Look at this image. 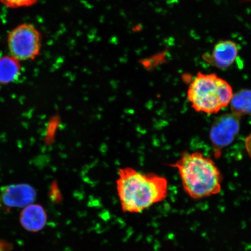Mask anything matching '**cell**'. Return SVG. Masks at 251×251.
Wrapping results in <instances>:
<instances>
[{"label": "cell", "instance_id": "6da1fadb", "mask_svg": "<svg viewBox=\"0 0 251 251\" xmlns=\"http://www.w3.org/2000/svg\"><path fill=\"white\" fill-rule=\"evenodd\" d=\"M117 189L122 211L139 213L167 197L168 182L161 176L125 167L118 171Z\"/></svg>", "mask_w": 251, "mask_h": 251}, {"label": "cell", "instance_id": "7a4b0ae2", "mask_svg": "<svg viewBox=\"0 0 251 251\" xmlns=\"http://www.w3.org/2000/svg\"><path fill=\"white\" fill-rule=\"evenodd\" d=\"M186 193L191 199L201 200L221 192L222 176L215 162L201 152H185L175 164Z\"/></svg>", "mask_w": 251, "mask_h": 251}, {"label": "cell", "instance_id": "3957f363", "mask_svg": "<svg viewBox=\"0 0 251 251\" xmlns=\"http://www.w3.org/2000/svg\"><path fill=\"white\" fill-rule=\"evenodd\" d=\"M233 94L227 81L214 74L199 72L190 84L187 98L196 111L215 114L230 105Z\"/></svg>", "mask_w": 251, "mask_h": 251}, {"label": "cell", "instance_id": "277c9868", "mask_svg": "<svg viewBox=\"0 0 251 251\" xmlns=\"http://www.w3.org/2000/svg\"><path fill=\"white\" fill-rule=\"evenodd\" d=\"M7 45L11 55L18 60H33L40 54L42 36L34 25L21 24L8 33Z\"/></svg>", "mask_w": 251, "mask_h": 251}, {"label": "cell", "instance_id": "5b68a950", "mask_svg": "<svg viewBox=\"0 0 251 251\" xmlns=\"http://www.w3.org/2000/svg\"><path fill=\"white\" fill-rule=\"evenodd\" d=\"M241 118L231 112L221 116L213 122L209 137L216 158H219L222 150L236 139L240 130Z\"/></svg>", "mask_w": 251, "mask_h": 251}, {"label": "cell", "instance_id": "8992f818", "mask_svg": "<svg viewBox=\"0 0 251 251\" xmlns=\"http://www.w3.org/2000/svg\"><path fill=\"white\" fill-rule=\"evenodd\" d=\"M36 197V190L29 185H9L0 188V207L5 209L25 208L32 203Z\"/></svg>", "mask_w": 251, "mask_h": 251}, {"label": "cell", "instance_id": "52a82bcc", "mask_svg": "<svg viewBox=\"0 0 251 251\" xmlns=\"http://www.w3.org/2000/svg\"><path fill=\"white\" fill-rule=\"evenodd\" d=\"M238 54L237 44L233 41L224 40L216 44L212 54L205 60L216 68L226 69L234 64Z\"/></svg>", "mask_w": 251, "mask_h": 251}, {"label": "cell", "instance_id": "ba28073f", "mask_svg": "<svg viewBox=\"0 0 251 251\" xmlns=\"http://www.w3.org/2000/svg\"><path fill=\"white\" fill-rule=\"evenodd\" d=\"M20 223L25 229L30 232L40 231L45 227L47 215L45 209L39 204H30L21 212Z\"/></svg>", "mask_w": 251, "mask_h": 251}, {"label": "cell", "instance_id": "9c48e42d", "mask_svg": "<svg viewBox=\"0 0 251 251\" xmlns=\"http://www.w3.org/2000/svg\"><path fill=\"white\" fill-rule=\"evenodd\" d=\"M21 74L20 61L11 55L0 58V84H7L18 79Z\"/></svg>", "mask_w": 251, "mask_h": 251}, {"label": "cell", "instance_id": "30bf717a", "mask_svg": "<svg viewBox=\"0 0 251 251\" xmlns=\"http://www.w3.org/2000/svg\"><path fill=\"white\" fill-rule=\"evenodd\" d=\"M231 113L243 117L251 116V90L242 89L233 94L230 103Z\"/></svg>", "mask_w": 251, "mask_h": 251}, {"label": "cell", "instance_id": "8fae6325", "mask_svg": "<svg viewBox=\"0 0 251 251\" xmlns=\"http://www.w3.org/2000/svg\"><path fill=\"white\" fill-rule=\"evenodd\" d=\"M37 1L38 0H0L2 4L11 8L30 7L35 4Z\"/></svg>", "mask_w": 251, "mask_h": 251}, {"label": "cell", "instance_id": "7c38bea8", "mask_svg": "<svg viewBox=\"0 0 251 251\" xmlns=\"http://www.w3.org/2000/svg\"><path fill=\"white\" fill-rule=\"evenodd\" d=\"M245 146L248 154L250 156L251 158V133L246 137L245 140Z\"/></svg>", "mask_w": 251, "mask_h": 251}]
</instances>
